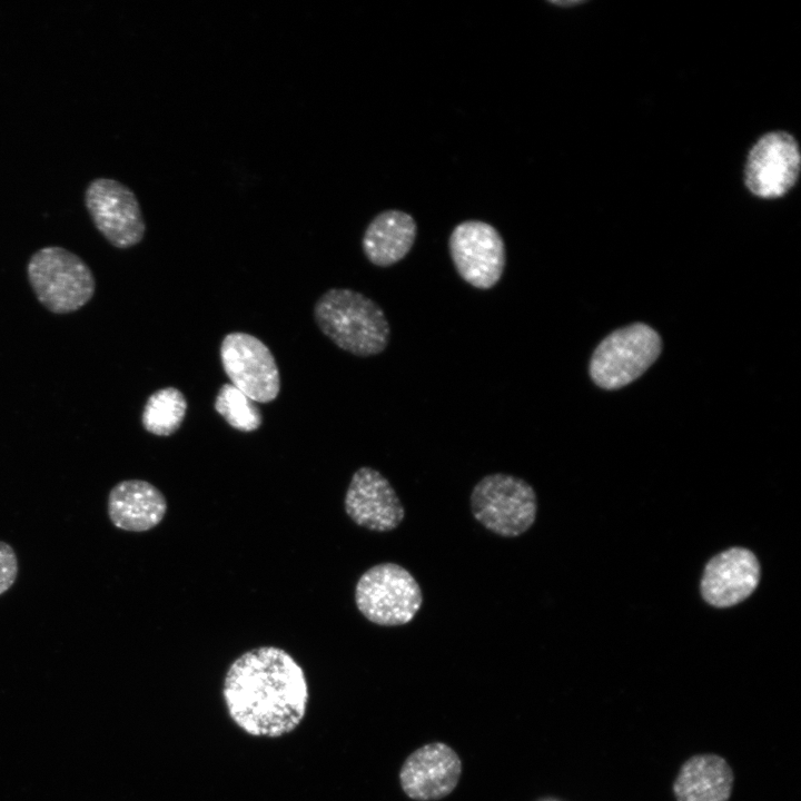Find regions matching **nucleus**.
Masks as SVG:
<instances>
[{
    "mask_svg": "<svg viewBox=\"0 0 801 801\" xmlns=\"http://www.w3.org/2000/svg\"><path fill=\"white\" fill-rule=\"evenodd\" d=\"M462 771V760L451 745L431 742L405 759L398 778L403 792L409 799L437 801L455 790Z\"/></svg>",
    "mask_w": 801,
    "mask_h": 801,
    "instance_id": "10",
    "label": "nucleus"
},
{
    "mask_svg": "<svg viewBox=\"0 0 801 801\" xmlns=\"http://www.w3.org/2000/svg\"><path fill=\"white\" fill-rule=\"evenodd\" d=\"M417 235L414 218L400 210H386L367 226L362 245L367 259L379 267L392 266L412 249Z\"/></svg>",
    "mask_w": 801,
    "mask_h": 801,
    "instance_id": "16",
    "label": "nucleus"
},
{
    "mask_svg": "<svg viewBox=\"0 0 801 801\" xmlns=\"http://www.w3.org/2000/svg\"><path fill=\"white\" fill-rule=\"evenodd\" d=\"M760 581L755 555L743 547H732L712 557L703 572L701 594L715 607L733 606L748 599Z\"/></svg>",
    "mask_w": 801,
    "mask_h": 801,
    "instance_id": "13",
    "label": "nucleus"
},
{
    "mask_svg": "<svg viewBox=\"0 0 801 801\" xmlns=\"http://www.w3.org/2000/svg\"><path fill=\"white\" fill-rule=\"evenodd\" d=\"M107 510L117 528L146 532L162 521L167 512V501L161 491L151 483L126 479L110 490Z\"/></svg>",
    "mask_w": 801,
    "mask_h": 801,
    "instance_id": "14",
    "label": "nucleus"
},
{
    "mask_svg": "<svg viewBox=\"0 0 801 801\" xmlns=\"http://www.w3.org/2000/svg\"><path fill=\"white\" fill-rule=\"evenodd\" d=\"M553 3H555V4H557V6H564V7H566V6L578 4V3H581V1H566V2H564V1H553Z\"/></svg>",
    "mask_w": 801,
    "mask_h": 801,
    "instance_id": "20",
    "label": "nucleus"
},
{
    "mask_svg": "<svg viewBox=\"0 0 801 801\" xmlns=\"http://www.w3.org/2000/svg\"><path fill=\"white\" fill-rule=\"evenodd\" d=\"M662 342L650 326L635 323L605 337L595 348L590 375L605 389L621 388L640 377L657 358Z\"/></svg>",
    "mask_w": 801,
    "mask_h": 801,
    "instance_id": "6",
    "label": "nucleus"
},
{
    "mask_svg": "<svg viewBox=\"0 0 801 801\" xmlns=\"http://www.w3.org/2000/svg\"><path fill=\"white\" fill-rule=\"evenodd\" d=\"M800 171V151L795 139L783 131L764 135L751 149L745 184L761 198L783 196L797 181Z\"/></svg>",
    "mask_w": 801,
    "mask_h": 801,
    "instance_id": "12",
    "label": "nucleus"
},
{
    "mask_svg": "<svg viewBox=\"0 0 801 801\" xmlns=\"http://www.w3.org/2000/svg\"><path fill=\"white\" fill-rule=\"evenodd\" d=\"M83 199L95 227L113 247L125 249L142 240L146 225L128 186L112 178H95L86 187Z\"/></svg>",
    "mask_w": 801,
    "mask_h": 801,
    "instance_id": "7",
    "label": "nucleus"
},
{
    "mask_svg": "<svg viewBox=\"0 0 801 801\" xmlns=\"http://www.w3.org/2000/svg\"><path fill=\"white\" fill-rule=\"evenodd\" d=\"M222 696L231 720L253 736L277 738L305 716L308 686L303 668L276 646L251 649L226 672Z\"/></svg>",
    "mask_w": 801,
    "mask_h": 801,
    "instance_id": "1",
    "label": "nucleus"
},
{
    "mask_svg": "<svg viewBox=\"0 0 801 801\" xmlns=\"http://www.w3.org/2000/svg\"><path fill=\"white\" fill-rule=\"evenodd\" d=\"M18 558L13 547L0 541V595L6 593L18 576Z\"/></svg>",
    "mask_w": 801,
    "mask_h": 801,
    "instance_id": "19",
    "label": "nucleus"
},
{
    "mask_svg": "<svg viewBox=\"0 0 801 801\" xmlns=\"http://www.w3.org/2000/svg\"><path fill=\"white\" fill-rule=\"evenodd\" d=\"M187 412L184 394L175 387H165L151 394L144 407V428L157 436H169L179 429Z\"/></svg>",
    "mask_w": 801,
    "mask_h": 801,
    "instance_id": "17",
    "label": "nucleus"
},
{
    "mask_svg": "<svg viewBox=\"0 0 801 801\" xmlns=\"http://www.w3.org/2000/svg\"><path fill=\"white\" fill-rule=\"evenodd\" d=\"M733 784L729 762L719 754L702 753L681 765L672 790L676 801H729Z\"/></svg>",
    "mask_w": 801,
    "mask_h": 801,
    "instance_id": "15",
    "label": "nucleus"
},
{
    "mask_svg": "<svg viewBox=\"0 0 801 801\" xmlns=\"http://www.w3.org/2000/svg\"><path fill=\"white\" fill-rule=\"evenodd\" d=\"M28 278L39 301L50 312L67 314L85 306L95 294L89 266L76 254L47 246L30 258Z\"/></svg>",
    "mask_w": 801,
    "mask_h": 801,
    "instance_id": "4",
    "label": "nucleus"
},
{
    "mask_svg": "<svg viewBox=\"0 0 801 801\" xmlns=\"http://www.w3.org/2000/svg\"><path fill=\"white\" fill-rule=\"evenodd\" d=\"M220 359L230 384L254 402L270 403L278 396L279 370L273 353L259 338L241 332L227 334Z\"/></svg>",
    "mask_w": 801,
    "mask_h": 801,
    "instance_id": "9",
    "label": "nucleus"
},
{
    "mask_svg": "<svg viewBox=\"0 0 801 801\" xmlns=\"http://www.w3.org/2000/svg\"><path fill=\"white\" fill-rule=\"evenodd\" d=\"M314 318L325 336L355 356L378 355L389 343L390 327L382 307L349 288L325 291L314 306Z\"/></svg>",
    "mask_w": 801,
    "mask_h": 801,
    "instance_id": "2",
    "label": "nucleus"
},
{
    "mask_svg": "<svg viewBox=\"0 0 801 801\" xmlns=\"http://www.w3.org/2000/svg\"><path fill=\"white\" fill-rule=\"evenodd\" d=\"M344 507L356 525L373 532L394 531L405 518L404 505L389 481L368 466L352 475Z\"/></svg>",
    "mask_w": 801,
    "mask_h": 801,
    "instance_id": "11",
    "label": "nucleus"
},
{
    "mask_svg": "<svg viewBox=\"0 0 801 801\" xmlns=\"http://www.w3.org/2000/svg\"><path fill=\"white\" fill-rule=\"evenodd\" d=\"M251 398L234 385L224 384L215 399V409L235 429L254 432L259 428L263 416Z\"/></svg>",
    "mask_w": 801,
    "mask_h": 801,
    "instance_id": "18",
    "label": "nucleus"
},
{
    "mask_svg": "<svg viewBox=\"0 0 801 801\" xmlns=\"http://www.w3.org/2000/svg\"><path fill=\"white\" fill-rule=\"evenodd\" d=\"M469 507L473 517L487 531L501 537H517L535 523L537 498L523 478L506 473L482 477L472 488Z\"/></svg>",
    "mask_w": 801,
    "mask_h": 801,
    "instance_id": "3",
    "label": "nucleus"
},
{
    "mask_svg": "<svg viewBox=\"0 0 801 801\" xmlns=\"http://www.w3.org/2000/svg\"><path fill=\"white\" fill-rule=\"evenodd\" d=\"M449 255L459 277L477 289H491L501 280L506 250L502 236L481 220L458 224L448 239Z\"/></svg>",
    "mask_w": 801,
    "mask_h": 801,
    "instance_id": "8",
    "label": "nucleus"
},
{
    "mask_svg": "<svg viewBox=\"0 0 801 801\" xmlns=\"http://www.w3.org/2000/svg\"><path fill=\"white\" fill-rule=\"evenodd\" d=\"M355 604L376 625L400 626L412 622L421 610L423 592L408 570L385 562L360 575L355 586Z\"/></svg>",
    "mask_w": 801,
    "mask_h": 801,
    "instance_id": "5",
    "label": "nucleus"
}]
</instances>
